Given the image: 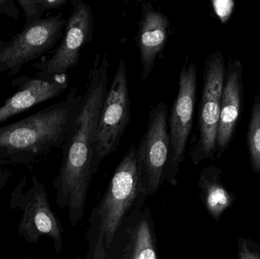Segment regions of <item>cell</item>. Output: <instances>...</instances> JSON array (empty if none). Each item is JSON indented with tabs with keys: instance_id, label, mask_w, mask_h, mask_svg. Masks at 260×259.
I'll use <instances>...</instances> for the list:
<instances>
[{
	"instance_id": "5",
	"label": "cell",
	"mask_w": 260,
	"mask_h": 259,
	"mask_svg": "<svg viewBox=\"0 0 260 259\" xmlns=\"http://www.w3.org/2000/svg\"><path fill=\"white\" fill-rule=\"evenodd\" d=\"M197 73L195 62L186 59L180 69L178 92L168 116L170 149L165 181L173 187L177 184V174L184 161L187 142L193 126Z\"/></svg>"
},
{
	"instance_id": "9",
	"label": "cell",
	"mask_w": 260,
	"mask_h": 259,
	"mask_svg": "<svg viewBox=\"0 0 260 259\" xmlns=\"http://www.w3.org/2000/svg\"><path fill=\"white\" fill-rule=\"evenodd\" d=\"M168 107L160 101L151 108L146 130L136 147L141 176L148 196H154L165 182L170 149Z\"/></svg>"
},
{
	"instance_id": "4",
	"label": "cell",
	"mask_w": 260,
	"mask_h": 259,
	"mask_svg": "<svg viewBox=\"0 0 260 259\" xmlns=\"http://www.w3.org/2000/svg\"><path fill=\"white\" fill-rule=\"evenodd\" d=\"M224 57L220 51L211 53L205 62L203 91L199 108V135L189 156L195 165L215 159L221 99L225 80Z\"/></svg>"
},
{
	"instance_id": "21",
	"label": "cell",
	"mask_w": 260,
	"mask_h": 259,
	"mask_svg": "<svg viewBox=\"0 0 260 259\" xmlns=\"http://www.w3.org/2000/svg\"><path fill=\"white\" fill-rule=\"evenodd\" d=\"M1 173H2L1 170H0V174H1Z\"/></svg>"
},
{
	"instance_id": "15",
	"label": "cell",
	"mask_w": 260,
	"mask_h": 259,
	"mask_svg": "<svg viewBox=\"0 0 260 259\" xmlns=\"http://www.w3.org/2000/svg\"><path fill=\"white\" fill-rule=\"evenodd\" d=\"M221 176L219 167L209 165L202 170L197 183L203 205L211 217L217 222L220 221L224 211L236 200V196L224 187Z\"/></svg>"
},
{
	"instance_id": "13",
	"label": "cell",
	"mask_w": 260,
	"mask_h": 259,
	"mask_svg": "<svg viewBox=\"0 0 260 259\" xmlns=\"http://www.w3.org/2000/svg\"><path fill=\"white\" fill-rule=\"evenodd\" d=\"M33 182V194L24 208L19 231L30 242L38 241L41 236L50 237L56 253H59L63 244V229L50 208L44 186L35 176Z\"/></svg>"
},
{
	"instance_id": "14",
	"label": "cell",
	"mask_w": 260,
	"mask_h": 259,
	"mask_svg": "<svg viewBox=\"0 0 260 259\" xmlns=\"http://www.w3.org/2000/svg\"><path fill=\"white\" fill-rule=\"evenodd\" d=\"M61 78L45 80L21 76L15 79L11 85L13 88L17 87L18 91L0 106V123L40 103L60 96L69 85L68 81Z\"/></svg>"
},
{
	"instance_id": "1",
	"label": "cell",
	"mask_w": 260,
	"mask_h": 259,
	"mask_svg": "<svg viewBox=\"0 0 260 259\" xmlns=\"http://www.w3.org/2000/svg\"><path fill=\"white\" fill-rule=\"evenodd\" d=\"M108 52L98 53L77 115L61 149L62 164L55 180L56 202L68 210L69 220L78 224L83 217L88 189L94 176V159L99 118L108 91Z\"/></svg>"
},
{
	"instance_id": "6",
	"label": "cell",
	"mask_w": 260,
	"mask_h": 259,
	"mask_svg": "<svg viewBox=\"0 0 260 259\" xmlns=\"http://www.w3.org/2000/svg\"><path fill=\"white\" fill-rule=\"evenodd\" d=\"M67 20L59 13L24 26L0 50V74L15 76L62 39Z\"/></svg>"
},
{
	"instance_id": "8",
	"label": "cell",
	"mask_w": 260,
	"mask_h": 259,
	"mask_svg": "<svg viewBox=\"0 0 260 259\" xmlns=\"http://www.w3.org/2000/svg\"><path fill=\"white\" fill-rule=\"evenodd\" d=\"M71 15L64 36L53 54L33 65L36 77L45 80L62 77L79 63L81 52L93 40L94 16L91 6L82 0H70Z\"/></svg>"
},
{
	"instance_id": "12",
	"label": "cell",
	"mask_w": 260,
	"mask_h": 259,
	"mask_svg": "<svg viewBox=\"0 0 260 259\" xmlns=\"http://www.w3.org/2000/svg\"><path fill=\"white\" fill-rule=\"evenodd\" d=\"M170 25L168 17L156 9L151 3L142 5L136 39L140 56L141 78L143 82L149 79L156 59L165 50Z\"/></svg>"
},
{
	"instance_id": "18",
	"label": "cell",
	"mask_w": 260,
	"mask_h": 259,
	"mask_svg": "<svg viewBox=\"0 0 260 259\" xmlns=\"http://www.w3.org/2000/svg\"><path fill=\"white\" fill-rule=\"evenodd\" d=\"M235 259H260L259 245L250 237H238Z\"/></svg>"
},
{
	"instance_id": "19",
	"label": "cell",
	"mask_w": 260,
	"mask_h": 259,
	"mask_svg": "<svg viewBox=\"0 0 260 259\" xmlns=\"http://www.w3.org/2000/svg\"><path fill=\"white\" fill-rule=\"evenodd\" d=\"M20 9L14 0H0V17L19 19Z\"/></svg>"
},
{
	"instance_id": "17",
	"label": "cell",
	"mask_w": 260,
	"mask_h": 259,
	"mask_svg": "<svg viewBox=\"0 0 260 259\" xmlns=\"http://www.w3.org/2000/svg\"><path fill=\"white\" fill-rule=\"evenodd\" d=\"M68 0H18L25 18L24 26L30 25L42 19L44 12L62 7Z\"/></svg>"
},
{
	"instance_id": "3",
	"label": "cell",
	"mask_w": 260,
	"mask_h": 259,
	"mask_svg": "<svg viewBox=\"0 0 260 259\" xmlns=\"http://www.w3.org/2000/svg\"><path fill=\"white\" fill-rule=\"evenodd\" d=\"M82 100L73 87L65 100L0 127V160L28 164L61 149Z\"/></svg>"
},
{
	"instance_id": "7",
	"label": "cell",
	"mask_w": 260,
	"mask_h": 259,
	"mask_svg": "<svg viewBox=\"0 0 260 259\" xmlns=\"http://www.w3.org/2000/svg\"><path fill=\"white\" fill-rule=\"evenodd\" d=\"M131 100L126 61L120 59L99 118L94 153V170L120 145L131 119Z\"/></svg>"
},
{
	"instance_id": "16",
	"label": "cell",
	"mask_w": 260,
	"mask_h": 259,
	"mask_svg": "<svg viewBox=\"0 0 260 259\" xmlns=\"http://www.w3.org/2000/svg\"><path fill=\"white\" fill-rule=\"evenodd\" d=\"M247 142L252 170L260 174V93L255 95L252 106Z\"/></svg>"
},
{
	"instance_id": "10",
	"label": "cell",
	"mask_w": 260,
	"mask_h": 259,
	"mask_svg": "<svg viewBox=\"0 0 260 259\" xmlns=\"http://www.w3.org/2000/svg\"><path fill=\"white\" fill-rule=\"evenodd\" d=\"M157 240L151 211L145 205L123 227L108 259H160Z\"/></svg>"
},
{
	"instance_id": "11",
	"label": "cell",
	"mask_w": 260,
	"mask_h": 259,
	"mask_svg": "<svg viewBox=\"0 0 260 259\" xmlns=\"http://www.w3.org/2000/svg\"><path fill=\"white\" fill-rule=\"evenodd\" d=\"M244 66L240 59L230 57L226 67L216 141V157L220 158L230 147L235 136L244 101Z\"/></svg>"
},
{
	"instance_id": "2",
	"label": "cell",
	"mask_w": 260,
	"mask_h": 259,
	"mask_svg": "<svg viewBox=\"0 0 260 259\" xmlns=\"http://www.w3.org/2000/svg\"><path fill=\"white\" fill-rule=\"evenodd\" d=\"M148 197L141 176L136 146H130L110 181L102 200L93 208L86 234L83 258L108 259L114 240Z\"/></svg>"
},
{
	"instance_id": "20",
	"label": "cell",
	"mask_w": 260,
	"mask_h": 259,
	"mask_svg": "<svg viewBox=\"0 0 260 259\" xmlns=\"http://www.w3.org/2000/svg\"><path fill=\"white\" fill-rule=\"evenodd\" d=\"M5 44H6V42L3 41H0V50H2V48H3V47H4Z\"/></svg>"
}]
</instances>
